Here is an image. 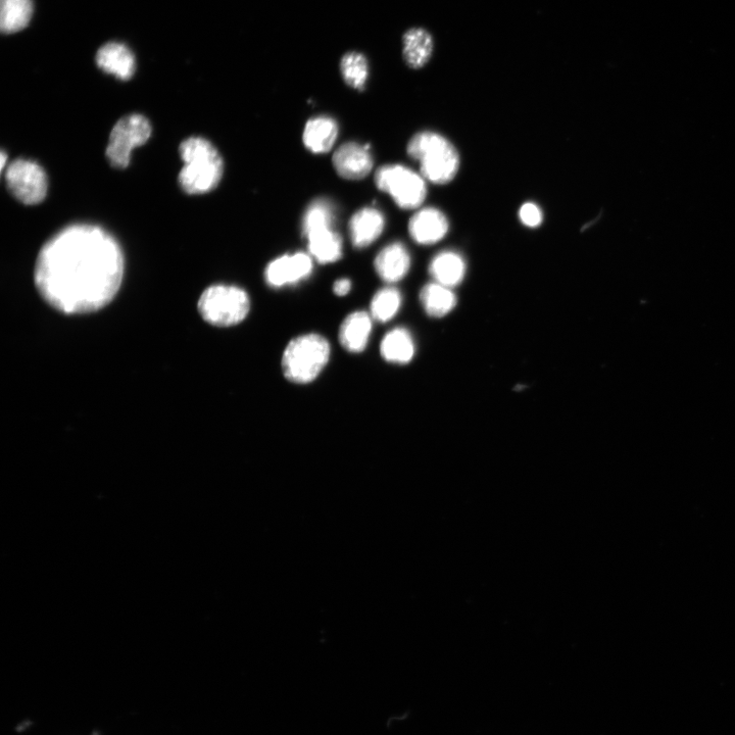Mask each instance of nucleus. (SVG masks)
<instances>
[{
	"label": "nucleus",
	"instance_id": "21",
	"mask_svg": "<svg viewBox=\"0 0 735 735\" xmlns=\"http://www.w3.org/2000/svg\"><path fill=\"white\" fill-rule=\"evenodd\" d=\"M420 302L427 315L432 318H443L457 306V298L452 289L436 282L422 288Z\"/></svg>",
	"mask_w": 735,
	"mask_h": 735
},
{
	"label": "nucleus",
	"instance_id": "24",
	"mask_svg": "<svg viewBox=\"0 0 735 735\" xmlns=\"http://www.w3.org/2000/svg\"><path fill=\"white\" fill-rule=\"evenodd\" d=\"M343 81L351 88L363 91L370 75L367 57L360 52H349L343 56L339 64Z\"/></svg>",
	"mask_w": 735,
	"mask_h": 735
},
{
	"label": "nucleus",
	"instance_id": "9",
	"mask_svg": "<svg viewBox=\"0 0 735 735\" xmlns=\"http://www.w3.org/2000/svg\"><path fill=\"white\" fill-rule=\"evenodd\" d=\"M314 269V259L306 253L284 255L271 261L265 269L264 277L273 288L294 285L309 278Z\"/></svg>",
	"mask_w": 735,
	"mask_h": 735
},
{
	"label": "nucleus",
	"instance_id": "22",
	"mask_svg": "<svg viewBox=\"0 0 735 735\" xmlns=\"http://www.w3.org/2000/svg\"><path fill=\"white\" fill-rule=\"evenodd\" d=\"M33 15L32 0H0V29L5 34L26 28Z\"/></svg>",
	"mask_w": 735,
	"mask_h": 735
},
{
	"label": "nucleus",
	"instance_id": "14",
	"mask_svg": "<svg viewBox=\"0 0 735 735\" xmlns=\"http://www.w3.org/2000/svg\"><path fill=\"white\" fill-rule=\"evenodd\" d=\"M96 64L103 71L120 80L128 81L135 73V58L130 49L121 43L111 42L100 48Z\"/></svg>",
	"mask_w": 735,
	"mask_h": 735
},
{
	"label": "nucleus",
	"instance_id": "28",
	"mask_svg": "<svg viewBox=\"0 0 735 735\" xmlns=\"http://www.w3.org/2000/svg\"><path fill=\"white\" fill-rule=\"evenodd\" d=\"M7 166V155L3 152L2 154V171H5Z\"/></svg>",
	"mask_w": 735,
	"mask_h": 735
},
{
	"label": "nucleus",
	"instance_id": "3",
	"mask_svg": "<svg viewBox=\"0 0 735 735\" xmlns=\"http://www.w3.org/2000/svg\"><path fill=\"white\" fill-rule=\"evenodd\" d=\"M409 156L420 163L421 175L434 184L450 183L457 175L460 157L455 146L438 133L424 131L409 141Z\"/></svg>",
	"mask_w": 735,
	"mask_h": 735
},
{
	"label": "nucleus",
	"instance_id": "2",
	"mask_svg": "<svg viewBox=\"0 0 735 735\" xmlns=\"http://www.w3.org/2000/svg\"><path fill=\"white\" fill-rule=\"evenodd\" d=\"M184 163L179 173V184L187 194H205L220 184L224 162L216 147L203 137H190L180 145Z\"/></svg>",
	"mask_w": 735,
	"mask_h": 735
},
{
	"label": "nucleus",
	"instance_id": "8",
	"mask_svg": "<svg viewBox=\"0 0 735 735\" xmlns=\"http://www.w3.org/2000/svg\"><path fill=\"white\" fill-rule=\"evenodd\" d=\"M5 180L9 191L24 205H38L45 199L48 179L43 168L33 161H13L5 171Z\"/></svg>",
	"mask_w": 735,
	"mask_h": 735
},
{
	"label": "nucleus",
	"instance_id": "15",
	"mask_svg": "<svg viewBox=\"0 0 735 735\" xmlns=\"http://www.w3.org/2000/svg\"><path fill=\"white\" fill-rule=\"evenodd\" d=\"M338 134L339 127L336 120L328 116H319L306 124L303 141L308 151L315 155H323L333 149Z\"/></svg>",
	"mask_w": 735,
	"mask_h": 735
},
{
	"label": "nucleus",
	"instance_id": "25",
	"mask_svg": "<svg viewBox=\"0 0 735 735\" xmlns=\"http://www.w3.org/2000/svg\"><path fill=\"white\" fill-rule=\"evenodd\" d=\"M402 294L394 287H385L375 293L371 302V317L377 322L386 323L399 313Z\"/></svg>",
	"mask_w": 735,
	"mask_h": 735
},
{
	"label": "nucleus",
	"instance_id": "10",
	"mask_svg": "<svg viewBox=\"0 0 735 735\" xmlns=\"http://www.w3.org/2000/svg\"><path fill=\"white\" fill-rule=\"evenodd\" d=\"M332 164L336 173L346 180H362L373 170L370 144L355 141L343 143L335 151Z\"/></svg>",
	"mask_w": 735,
	"mask_h": 735
},
{
	"label": "nucleus",
	"instance_id": "27",
	"mask_svg": "<svg viewBox=\"0 0 735 735\" xmlns=\"http://www.w3.org/2000/svg\"><path fill=\"white\" fill-rule=\"evenodd\" d=\"M352 289V281L347 278L337 280L333 285V291L338 297H345Z\"/></svg>",
	"mask_w": 735,
	"mask_h": 735
},
{
	"label": "nucleus",
	"instance_id": "26",
	"mask_svg": "<svg viewBox=\"0 0 735 735\" xmlns=\"http://www.w3.org/2000/svg\"><path fill=\"white\" fill-rule=\"evenodd\" d=\"M519 218L525 226L535 228L542 224L543 212L535 204L526 203L519 211Z\"/></svg>",
	"mask_w": 735,
	"mask_h": 735
},
{
	"label": "nucleus",
	"instance_id": "19",
	"mask_svg": "<svg viewBox=\"0 0 735 735\" xmlns=\"http://www.w3.org/2000/svg\"><path fill=\"white\" fill-rule=\"evenodd\" d=\"M429 272L436 283L452 288L463 281L466 263L458 253L441 252L431 261Z\"/></svg>",
	"mask_w": 735,
	"mask_h": 735
},
{
	"label": "nucleus",
	"instance_id": "6",
	"mask_svg": "<svg viewBox=\"0 0 735 735\" xmlns=\"http://www.w3.org/2000/svg\"><path fill=\"white\" fill-rule=\"evenodd\" d=\"M378 189L391 196L403 210H415L424 203L427 195L425 178L403 165H386L375 174Z\"/></svg>",
	"mask_w": 735,
	"mask_h": 735
},
{
	"label": "nucleus",
	"instance_id": "23",
	"mask_svg": "<svg viewBox=\"0 0 735 735\" xmlns=\"http://www.w3.org/2000/svg\"><path fill=\"white\" fill-rule=\"evenodd\" d=\"M336 217V207L330 200L320 198L313 201L303 216L304 237L315 231L334 229Z\"/></svg>",
	"mask_w": 735,
	"mask_h": 735
},
{
	"label": "nucleus",
	"instance_id": "16",
	"mask_svg": "<svg viewBox=\"0 0 735 735\" xmlns=\"http://www.w3.org/2000/svg\"><path fill=\"white\" fill-rule=\"evenodd\" d=\"M372 331V317L366 312H355L343 320L339 329V342L350 353H362L368 345Z\"/></svg>",
	"mask_w": 735,
	"mask_h": 735
},
{
	"label": "nucleus",
	"instance_id": "11",
	"mask_svg": "<svg viewBox=\"0 0 735 735\" xmlns=\"http://www.w3.org/2000/svg\"><path fill=\"white\" fill-rule=\"evenodd\" d=\"M375 271L387 283L404 279L411 268V256L405 244L392 242L386 245L375 258Z\"/></svg>",
	"mask_w": 735,
	"mask_h": 735
},
{
	"label": "nucleus",
	"instance_id": "12",
	"mask_svg": "<svg viewBox=\"0 0 735 735\" xmlns=\"http://www.w3.org/2000/svg\"><path fill=\"white\" fill-rule=\"evenodd\" d=\"M449 232V221L445 214L434 208L418 211L409 222V233L413 240L422 245H431L444 239Z\"/></svg>",
	"mask_w": 735,
	"mask_h": 735
},
{
	"label": "nucleus",
	"instance_id": "17",
	"mask_svg": "<svg viewBox=\"0 0 735 735\" xmlns=\"http://www.w3.org/2000/svg\"><path fill=\"white\" fill-rule=\"evenodd\" d=\"M305 238L308 242V254L319 264L335 263L342 258V238L334 229L315 231Z\"/></svg>",
	"mask_w": 735,
	"mask_h": 735
},
{
	"label": "nucleus",
	"instance_id": "13",
	"mask_svg": "<svg viewBox=\"0 0 735 735\" xmlns=\"http://www.w3.org/2000/svg\"><path fill=\"white\" fill-rule=\"evenodd\" d=\"M385 217L377 208L367 207L354 214L350 221L351 241L358 250L372 245L384 232Z\"/></svg>",
	"mask_w": 735,
	"mask_h": 735
},
{
	"label": "nucleus",
	"instance_id": "18",
	"mask_svg": "<svg viewBox=\"0 0 735 735\" xmlns=\"http://www.w3.org/2000/svg\"><path fill=\"white\" fill-rule=\"evenodd\" d=\"M382 358L392 364H409L415 356V343L411 333L405 328L388 332L380 345Z\"/></svg>",
	"mask_w": 735,
	"mask_h": 735
},
{
	"label": "nucleus",
	"instance_id": "1",
	"mask_svg": "<svg viewBox=\"0 0 735 735\" xmlns=\"http://www.w3.org/2000/svg\"><path fill=\"white\" fill-rule=\"evenodd\" d=\"M124 256L117 240L90 224L68 226L41 249L34 280L42 299L67 315L108 306L121 287Z\"/></svg>",
	"mask_w": 735,
	"mask_h": 735
},
{
	"label": "nucleus",
	"instance_id": "20",
	"mask_svg": "<svg viewBox=\"0 0 735 735\" xmlns=\"http://www.w3.org/2000/svg\"><path fill=\"white\" fill-rule=\"evenodd\" d=\"M433 54V38L423 28H412L403 37V56L406 64L412 69H421L427 65Z\"/></svg>",
	"mask_w": 735,
	"mask_h": 735
},
{
	"label": "nucleus",
	"instance_id": "4",
	"mask_svg": "<svg viewBox=\"0 0 735 735\" xmlns=\"http://www.w3.org/2000/svg\"><path fill=\"white\" fill-rule=\"evenodd\" d=\"M330 354V343L322 335L310 333L298 336L288 343L283 353V375L292 383H311L328 364Z\"/></svg>",
	"mask_w": 735,
	"mask_h": 735
},
{
	"label": "nucleus",
	"instance_id": "5",
	"mask_svg": "<svg viewBox=\"0 0 735 735\" xmlns=\"http://www.w3.org/2000/svg\"><path fill=\"white\" fill-rule=\"evenodd\" d=\"M198 308L203 319L211 325L230 327L248 317L251 300L248 292L242 288L217 284L204 291Z\"/></svg>",
	"mask_w": 735,
	"mask_h": 735
},
{
	"label": "nucleus",
	"instance_id": "7",
	"mask_svg": "<svg viewBox=\"0 0 735 735\" xmlns=\"http://www.w3.org/2000/svg\"><path fill=\"white\" fill-rule=\"evenodd\" d=\"M152 132L150 121L142 115L132 114L120 119L111 132L107 147L110 164L117 169L128 167L132 151L146 143Z\"/></svg>",
	"mask_w": 735,
	"mask_h": 735
}]
</instances>
